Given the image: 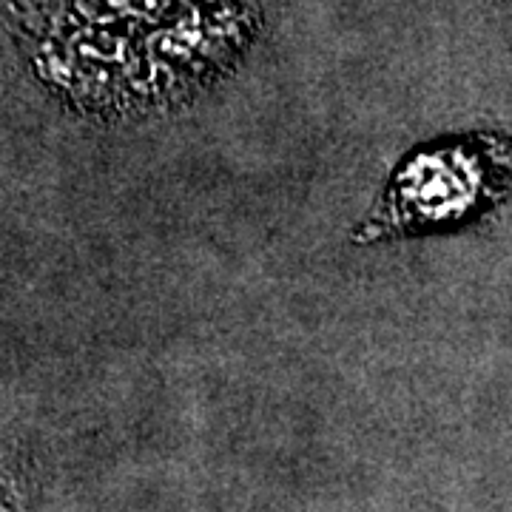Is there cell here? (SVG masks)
Returning a JSON list of instances; mask_svg holds the SVG:
<instances>
[{"instance_id":"cell-1","label":"cell","mask_w":512,"mask_h":512,"mask_svg":"<svg viewBox=\"0 0 512 512\" xmlns=\"http://www.w3.org/2000/svg\"><path fill=\"white\" fill-rule=\"evenodd\" d=\"M498 151L458 143L450 148H430L407 160L384 194L379 231H407L439 222L458 220L484 197L487 165L498 163Z\"/></svg>"}]
</instances>
